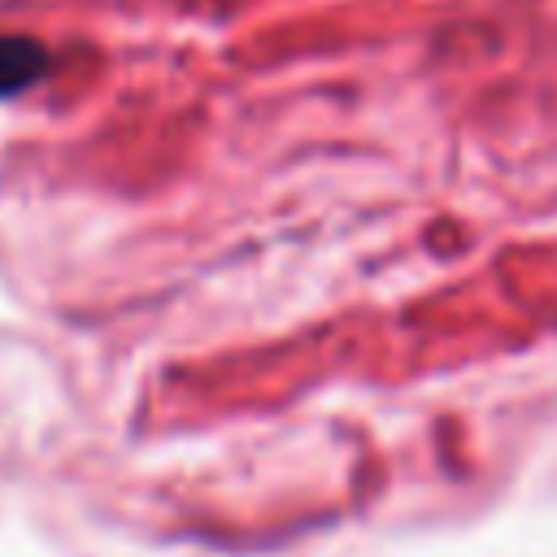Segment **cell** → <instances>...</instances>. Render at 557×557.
<instances>
[{"instance_id": "obj_1", "label": "cell", "mask_w": 557, "mask_h": 557, "mask_svg": "<svg viewBox=\"0 0 557 557\" xmlns=\"http://www.w3.org/2000/svg\"><path fill=\"white\" fill-rule=\"evenodd\" d=\"M52 57L39 39L30 35H0V100L22 96L26 87H35L48 74Z\"/></svg>"}]
</instances>
